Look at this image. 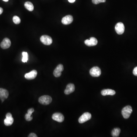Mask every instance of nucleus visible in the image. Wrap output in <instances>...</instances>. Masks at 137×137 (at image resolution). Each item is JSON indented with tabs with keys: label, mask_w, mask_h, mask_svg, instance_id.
<instances>
[{
	"label": "nucleus",
	"mask_w": 137,
	"mask_h": 137,
	"mask_svg": "<svg viewBox=\"0 0 137 137\" xmlns=\"http://www.w3.org/2000/svg\"><path fill=\"white\" fill-rule=\"evenodd\" d=\"M132 112V107L130 105H127L122 109L121 113L124 119H127L129 118Z\"/></svg>",
	"instance_id": "1"
},
{
	"label": "nucleus",
	"mask_w": 137,
	"mask_h": 137,
	"mask_svg": "<svg viewBox=\"0 0 137 137\" xmlns=\"http://www.w3.org/2000/svg\"><path fill=\"white\" fill-rule=\"evenodd\" d=\"M52 101V98L49 96L44 95L41 96L39 99L40 103L44 105H47L50 104Z\"/></svg>",
	"instance_id": "2"
},
{
	"label": "nucleus",
	"mask_w": 137,
	"mask_h": 137,
	"mask_svg": "<svg viewBox=\"0 0 137 137\" xmlns=\"http://www.w3.org/2000/svg\"><path fill=\"white\" fill-rule=\"evenodd\" d=\"M101 70L99 67H94L90 70V74L93 77H98L101 74Z\"/></svg>",
	"instance_id": "3"
},
{
	"label": "nucleus",
	"mask_w": 137,
	"mask_h": 137,
	"mask_svg": "<svg viewBox=\"0 0 137 137\" xmlns=\"http://www.w3.org/2000/svg\"><path fill=\"white\" fill-rule=\"evenodd\" d=\"M91 115L89 112H85L82 114L78 119L80 123H83L91 119Z\"/></svg>",
	"instance_id": "4"
},
{
	"label": "nucleus",
	"mask_w": 137,
	"mask_h": 137,
	"mask_svg": "<svg viewBox=\"0 0 137 137\" xmlns=\"http://www.w3.org/2000/svg\"><path fill=\"white\" fill-rule=\"evenodd\" d=\"M40 40L42 43L45 45H49L52 43V39L50 36L47 35H42L40 38Z\"/></svg>",
	"instance_id": "5"
},
{
	"label": "nucleus",
	"mask_w": 137,
	"mask_h": 137,
	"mask_svg": "<svg viewBox=\"0 0 137 137\" xmlns=\"http://www.w3.org/2000/svg\"><path fill=\"white\" fill-rule=\"evenodd\" d=\"M115 30L118 34H123L125 31V26L123 23L121 22L117 23L115 25Z\"/></svg>",
	"instance_id": "6"
},
{
	"label": "nucleus",
	"mask_w": 137,
	"mask_h": 137,
	"mask_svg": "<svg viewBox=\"0 0 137 137\" xmlns=\"http://www.w3.org/2000/svg\"><path fill=\"white\" fill-rule=\"evenodd\" d=\"M63 70L64 67L63 65L61 64H59L54 70V76L56 77H60L61 75L62 72Z\"/></svg>",
	"instance_id": "7"
},
{
	"label": "nucleus",
	"mask_w": 137,
	"mask_h": 137,
	"mask_svg": "<svg viewBox=\"0 0 137 137\" xmlns=\"http://www.w3.org/2000/svg\"><path fill=\"white\" fill-rule=\"evenodd\" d=\"M52 119L58 122H62L64 120V116L60 113H55L52 115Z\"/></svg>",
	"instance_id": "8"
},
{
	"label": "nucleus",
	"mask_w": 137,
	"mask_h": 137,
	"mask_svg": "<svg viewBox=\"0 0 137 137\" xmlns=\"http://www.w3.org/2000/svg\"><path fill=\"white\" fill-rule=\"evenodd\" d=\"M98 42L97 39L93 37H91L90 39H87L85 41V45L89 47L96 45L98 43Z\"/></svg>",
	"instance_id": "9"
},
{
	"label": "nucleus",
	"mask_w": 137,
	"mask_h": 137,
	"mask_svg": "<svg viewBox=\"0 0 137 137\" xmlns=\"http://www.w3.org/2000/svg\"><path fill=\"white\" fill-rule=\"evenodd\" d=\"M11 42L9 39L5 38L0 44V47L3 49H6L10 47Z\"/></svg>",
	"instance_id": "10"
},
{
	"label": "nucleus",
	"mask_w": 137,
	"mask_h": 137,
	"mask_svg": "<svg viewBox=\"0 0 137 137\" xmlns=\"http://www.w3.org/2000/svg\"><path fill=\"white\" fill-rule=\"evenodd\" d=\"M9 95V93L7 90L2 88H0V99L2 102H4L5 99L8 98Z\"/></svg>",
	"instance_id": "11"
},
{
	"label": "nucleus",
	"mask_w": 137,
	"mask_h": 137,
	"mask_svg": "<svg viewBox=\"0 0 137 137\" xmlns=\"http://www.w3.org/2000/svg\"><path fill=\"white\" fill-rule=\"evenodd\" d=\"M73 21V18L70 15H67L62 18L61 22L64 25H68L71 24Z\"/></svg>",
	"instance_id": "12"
},
{
	"label": "nucleus",
	"mask_w": 137,
	"mask_h": 137,
	"mask_svg": "<svg viewBox=\"0 0 137 137\" xmlns=\"http://www.w3.org/2000/svg\"><path fill=\"white\" fill-rule=\"evenodd\" d=\"M37 72L35 70L31 71L29 73H27L25 76V78L27 80H33L36 77Z\"/></svg>",
	"instance_id": "13"
},
{
	"label": "nucleus",
	"mask_w": 137,
	"mask_h": 137,
	"mask_svg": "<svg viewBox=\"0 0 137 137\" xmlns=\"http://www.w3.org/2000/svg\"><path fill=\"white\" fill-rule=\"evenodd\" d=\"M75 85L73 84H68L66 86V89L64 91V93L66 94H69L70 93H72L75 90Z\"/></svg>",
	"instance_id": "14"
},
{
	"label": "nucleus",
	"mask_w": 137,
	"mask_h": 137,
	"mask_svg": "<svg viewBox=\"0 0 137 137\" xmlns=\"http://www.w3.org/2000/svg\"><path fill=\"white\" fill-rule=\"evenodd\" d=\"M101 93L103 96H105L107 95L113 96L115 94V91L111 89H105L101 91Z\"/></svg>",
	"instance_id": "15"
},
{
	"label": "nucleus",
	"mask_w": 137,
	"mask_h": 137,
	"mask_svg": "<svg viewBox=\"0 0 137 137\" xmlns=\"http://www.w3.org/2000/svg\"><path fill=\"white\" fill-rule=\"evenodd\" d=\"M14 120L12 117H6V119L4 120V123L5 125L6 126H10L12 125Z\"/></svg>",
	"instance_id": "16"
},
{
	"label": "nucleus",
	"mask_w": 137,
	"mask_h": 137,
	"mask_svg": "<svg viewBox=\"0 0 137 137\" xmlns=\"http://www.w3.org/2000/svg\"><path fill=\"white\" fill-rule=\"evenodd\" d=\"M25 7L29 11H33L34 9V7L32 3L30 2H26L25 3Z\"/></svg>",
	"instance_id": "17"
},
{
	"label": "nucleus",
	"mask_w": 137,
	"mask_h": 137,
	"mask_svg": "<svg viewBox=\"0 0 137 137\" xmlns=\"http://www.w3.org/2000/svg\"><path fill=\"white\" fill-rule=\"evenodd\" d=\"M120 129L119 128H115L113 129L112 131V135L113 137H117L119 136L120 133Z\"/></svg>",
	"instance_id": "18"
},
{
	"label": "nucleus",
	"mask_w": 137,
	"mask_h": 137,
	"mask_svg": "<svg viewBox=\"0 0 137 137\" xmlns=\"http://www.w3.org/2000/svg\"><path fill=\"white\" fill-rule=\"evenodd\" d=\"M22 55H23L22 61L23 62H27L28 60V54L27 52H23L22 53Z\"/></svg>",
	"instance_id": "19"
},
{
	"label": "nucleus",
	"mask_w": 137,
	"mask_h": 137,
	"mask_svg": "<svg viewBox=\"0 0 137 137\" xmlns=\"http://www.w3.org/2000/svg\"><path fill=\"white\" fill-rule=\"evenodd\" d=\"M13 20L14 23L17 25L19 24L21 22V19L18 16H15L13 18Z\"/></svg>",
	"instance_id": "20"
},
{
	"label": "nucleus",
	"mask_w": 137,
	"mask_h": 137,
	"mask_svg": "<svg viewBox=\"0 0 137 137\" xmlns=\"http://www.w3.org/2000/svg\"><path fill=\"white\" fill-rule=\"evenodd\" d=\"M31 115L32 114L28 113L26 114L25 116V119L27 121H31L33 119V117H31Z\"/></svg>",
	"instance_id": "21"
},
{
	"label": "nucleus",
	"mask_w": 137,
	"mask_h": 137,
	"mask_svg": "<svg viewBox=\"0 0 137 137\" xmlns=\"http://www.w3.org/2000/svg\"><path fill=\"white\" fill-rule=\"evenodd\" d=\"M92 1L94 4H98L100 3L105 2L106 0H92Z\"/></svg>",
	"instance_id": "22"
},
{
	"label": "nucleus",
	"mask_w": 137,
	"mask_h": 137,
	"mask_svg": "<svg viewBox=\"0 0 137 137\" xmlns=\"http://www.w3.org/2000/svg\"><path fill=\"white\" fill-rule=\"evenodd\" d=\"M34 109L33 108L29 109H28V111H27V113L32 114V113L34 112Z\"/></svg>",
	"instance_id": "23"
},
{
	"label": "nucleus",
	"mask_w": 137,
	"mask_h": 137,
	"mask_svg": "<svg viewBox=\"0 0 137 137\" xmlns=\"http://www.w3.org/2000/svg\"><path fill=\"white\" fill-rule=\"evenodd\" d=\"M133 74L135 76H137V67H136L133 70Z\"/></svg>",
	"instance_id": "24"
},
{
	"label": "nucleus",
	"mask_w": 137,
	"mask_h": 137,
	"mask_svg": "<svg viewBox=\"0 0 137 137\" xmlns=\"http://www.w3.org/2000/svg\"><path fill=\"white\" fill-rule=\"evenodd\" d=\"M29 137H37V136L35 135V134L34 133H31L28 136Z\"/></svg>",
	"instance_id": "25"
},
{
	"label": "nucleus",
	"mask_w": 137,
	"mask_h": 137,
	"mask_svg": "<svg viewBox=\"0 0 137 137\" xmlns=\"http://www.w3.org/2000/svg\"><path fill=\"white\" fill-rule=\"evenodd\" d=\"M12 117V115L10 113H8L6 115V117Z\"/></svg>",
	"instance_id": "26"
},
{
	"label": "nucleus",
	"mask_w": 137,
	"mask_h": 137,
	"mask_svg": "<svg viewBox=\"0 0 137 137\" xmlns=\"http://www.w3.org/2000/svg\"><path fill=\"white\" fill-rule=\"evenodd\" d=\"M3 11V9L2 8L0 7V15L2 13Z\"/></svg>",
	"instance_id": "27"
},
{
	"label": "nucleus",
	"mask_w": 137,
	"mask_h": 137,
	"mask_svg": "<svg viewBox=\"0 0 137 137\" xmlns=\"http://www.w3.org/2000/svg\"><path fill=\"white\" fill-rule=\"evenodd\" d=\"M75 1H76V0H68V2L71 3H73Z\"/></svg>",
	"instance_id": "28"
},
{
	"label": "nucleus",
	"mask_w": 137,
	"mask_h": 137,
	"mask_svg": "<svg viewBox=\"0 0 137 137\" xmlns=\"http://www.w3.org/2000/svg\"><path fill=\"white\" fill-rule=\"evenodd\" d=\"M2 0L3 1H4V2H7L9 1V0Z\"/></svg>",
	"instance_id": "29"
}]
</instances>
